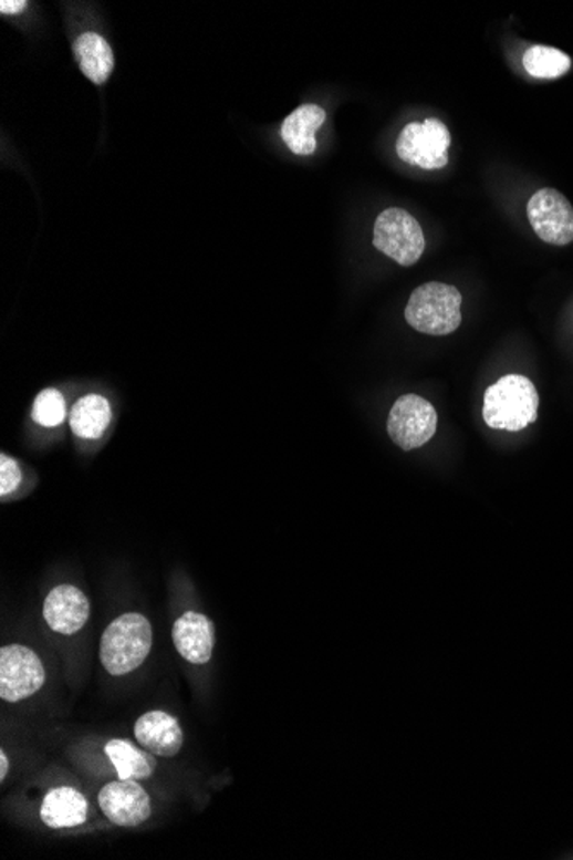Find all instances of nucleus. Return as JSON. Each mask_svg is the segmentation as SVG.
Masks as SVG:
<instances>
[{
    "label": "nucleus",
    "instance_id": "dca6fc26",
    "mask_svg": "<svg viewBox=\"0 0 573 860\" xmlns=\"http://www.w3.org/2000/svg\"><path fill=\"white\" fill-rule=\"evenodd\" d=\"M105 754L114 765L119 780H148L157 769L155 754L139 749L133 742L114 738L105 746Z\"/></svg>",
    "mask_w": 573,
    "mask_h": 860
},
{
    "label": "nucleus",
    "instance_id": "412c9836",
    "mask_svg": "<svg viewBox=\"0 0 573 860\" xmlns=\"http://www.w3.org/2000/svg\"><path fill=\"white\" fill-rule=\"evenodd\" d=\"M28 2L24 0H2L0 2V12L2 14H18L27 9Z\"/></svg>",
    "mask_w": 573,
    "mask_h": 860
},
{
    "label": "nucleus",
    "instance_id": "4be33fe9",
    "mask_svg": "<svg viewBox=\"0 0 573 860\" xmlns=\"http://www.w3.org/2000/svg\"><path fill=\"white\" fill-rule=\"evenodd\" d=\"M9 773V759L4 750H0V780L4 781Z\"/></svg>",
    "mask_w": 573,
    "mask_h": 860
},
{
    "label": "nucleus",
    "instance_id": "6e6552de",
    "mask_svg": "<svg viewBox=\"0 0 573 860\" xmlns=\"http://www.w3.org/2000/svg\"><path fill=\"white\" fill-rule=\"evenodd\" d=\"M532 229L548 245L565 246L573 242V207L556 189H539L528 204Z\"/></svg>",
    "mask_w": 573,
    "mask_h": 860
},
{
    "label": "nucleus",
    "instance_id": "0eeeda50",
    "mask_svg": "<svg viewBox=\"0 0 573 860\" xmlns=\"http://www.w3.org/2000/svg\"><path fill=\"white\" fill-rule=\"evenodd\" d=\"M45 684V669L30 647L11 644L0 650V697L20 703Z\"/></svg>",
    "mask_w": 573,
    "mask_h": 860
},
{
    "label": "nucleus",
    "instance_id": "f03ea898",
    "mask_svg": "<svg viewBox=\"0 0 573 860\" xmlns=\"http://www.w3.org/2000/svg\"><path fill=\"white\" fill-rule=\"evenodd\" d=\"M152 623L142 613H124L105 629L100 643L102 665L114 677L143 665L152 650Z\"/></svg>",
    "mask_w": 573,
    "mask_h": 860
},
{
    "label": "nucleus",
    "instance_id": "9d476101",
    "mask_svg": "<svg viewBox=\"0 0 573 860\" xmlns=\"http://www.w3.org/2000/svg\"><path fill=\"white\" fill-rule=\"evenodd\" d=\"M43 616L49 628L58 634H76L88 622V598L76 586H58L50 591L43 603Z\"/></svg>",
    "mask_w": 573,
    "mask_h": 860
},
{
    "label": "nucleus",
    "instance_id": "7ed1b4c3",
    "mask_svg": "<svg viewBox=\"0 0 573 860\" xmlns=\"http://www.w3.org/2000/svg\"><path fill=\"white\" fill-rule=\"evenodd\" d=\"M462 294L444 282L417 287L406 308V320L426 335H450L462 323Z\"/></svg>",
    "mask_w": 573,
    "mask_h": 860
},
{
    "label": "nucleus",
    "instance_id": "f3484780",
    "mask_svg": "<svg viewBox=\"0 0 573 860\" xmlns=\"http://www.w3.org/2000/svg\"><path fill=\"white\" fill-rule=\"evenodd\" d=\"M112 411L107 398L98 394L81 397L71 411V428L80 438L96 441L111 425Z\"/></svg>",
    "mask_w": 573,
    "mask_h": 860
},
{
    "label": "nucleus",
    "instance_id": "20e7f679",
    "mask_svg": "<svg viewBox=\"0 0 573 860\" xmlns=\"http://www.w3.org/2000/svg\"><path fill=\"white\" fill-rule=\"evenodd\" d=\"M373 245L402 267H413L425 252V232L409 211L388 208L376 218Z\"/></svg>",
    "mask_w": 573,
    "mask_h": 860
},
{
    "label": "nucleus",
    "instance_id": "39448f33",
    "mask_svg": "<svg viewBox=\"0 0 573 860\" xmlns=\"http://www.w3.org/2000/svg\"><path fill=\"white\" fill-rule=\"evenodd\" d=\"M438 428V414L431 402L416 394L402 395L388 414L386 429L402 450H414L428 444Z\"/></svg>",
    "mask_w": 573,
    "mask_h": 860
},
{
    "label": "nucleus",
    "instance_id": "ddd939ff",
    "mask_svg": "<svg viewBox=\"0 0 573 860\" xmlns=\"http://www.w3.org/2000/svg\"><path fill=\"white\" fill-rule=\"evenodd\" d=\"M40 818L52 830L83 825L88 818V800L76 788H52L43 799Z\"/></svg>",
    "mask_w": 573,
    "mask_h": 860
},
{
    "label": "nucleus",
    "instance_id": "4468645a",
    "mask_svg": "<svg viewBox=\"0 0 573 860\" xmlns=\"http://www.w3.org/2000/svg\"><path fill=\"white\" fill-rule=\"evenodd\" d=\"M326 112L320 105L306 104L295 108L282 124V139L292 154L313 155L316 152L314 134L325 124Z\"/></svg>",
    "mask_w": 573,
    "mask_h": 860
},
{
    "label": "nucleus",
    "instance_id": "aec40b11",
    "mask_svg": "<svg viewBox=\"0 0 573 860\" xmlns=\"http://www.w3.org/2000/svg\"><path fill=\"white\" fill-rule=\"evenodd\" d=\"M21 479L23 476H21L18 463L6 454L0 455V495L2 498L18 490Z\"/></svg>",
    "mask_w": 573,
    "mask_h": 860
},
{
    "label": "nucleus",
    "instance_id": "a211bd4d",
    "mask_svg": "<svg viewBox=\"0 0 573 860\" xmlns=\"http://www.w3.org/2000/svg\"><path fill=\"white\" fill-rule=\"evenodd\" d=\"M524 68L532 77L554 80L563 76L572 68L569 55L553 46L535 45L525 52Z\"/></svg>",
    "mask_w": 573,
    "mask_h": 860
},
{
    "label": "nucleus",
    "instance_id": "f257e3e1",
    "mask_svg": "<svg viewBox=\"0 0 573 860\" xmlns=\"http://www.w3.org/2000/svg\"><path fill=\"white\" fill-rule=\"evenodd\" d=\"M538 407L534 383L522 375H507L488 386L482 417L490 428L520 432L538 419Z\"/></svg>",
    "mask_w": 573,
    "mask_h": 860
},
{
    "label": "nucleus",
    "instance_id": "1a4fd4ad",
    "mask_svg": "<svg viewBox=\"0 0 573 860\" xmlns=\"http://www.w3.org/2000/svg\"><path fill=\"white\" fill-rule=\"evenodd\" d=\"M100 807L108 821L123 828H136L152 816V800L136 780H117L100 790Z\"/></svg>",
    "mask_w": 573,
    "mask_h": 860
},
{
    "label": "nucleus",
    "instance_id": "f8f14e48",
    "mask_svg": "<svg viewBox=\"0 0 573 860\" xmlns=\"http://www.w3.org/2000/svg\"><path fill=\"white\" fill-rule=\"evenodd\" d=\"M134 737L155 756L174 757L184 744L183 728L177 718L165 712H149L134 725Z\"/></svg>",
    "mask_w": 573,
    "mask_h": 860
},
{
    "label": "nucleus",
    "instance_id": "6ab92c4d",
    "mask_svg": "<svg viewBox=\"0 0 573 860\" xmlns=\"http://www.w3.org/2000/svg\"><path fill=\"white\" fill-rule=\"evenodd\" d=\"M33 419L45 428H55L65 419L64 395L55 388H45L37 395L33 404Z\"/></svg>",
    "mask_w": 573,
    "mask_h": 860
},
{
    "label": "nucleus",
    "instance_id": "423d86ee",
    "mask_svg": "<svg viewBox=\"0 0 573 860\" xmlns=\"http://www.w3.org/2000/svg\"><path fill=\"white\" fill-rule=\"evenodd\" d=\"M451 136L448 127L441 121L426 120L425 123H410L402 129L398 136V157L409 165L436 170L448 164V149Z\"/></svg>",
    "mask_w": 573,
    "mask_h": 860
},
{
    "label": "nucleus",
    "instance_id": "2eb2a0df",
    "mask_svg": "<svg viewBox=\"0 0 573 860\" xmlns=\"http://www.w3.org/2000/svg\"><path fill=\"white\" fill-rule=\"evenodd\" d=\"M73 49L84 76L95 84L107 83L114 71V52L107 40L90 31L74 42Z\"/></svg>",
    "mask_w": 573,
    "mask_h": 860
},
{
    "label": "nucleus",
    "instance_id": "9b49d317",
    "mask_svg": "<svg viewBox=\"0 0 573 860\" xmlns=\"http://www.w3.org/2000/svg\"><path fill=\"white\" fill-rule=\"evenodd\" d=\"M173 639L184 660L195 665L210 662L215 646V628L204 613H184L174 623Z\"/></svg>",
    "mask_w": 573,
    "mask_h": 860
}]
</instances>
